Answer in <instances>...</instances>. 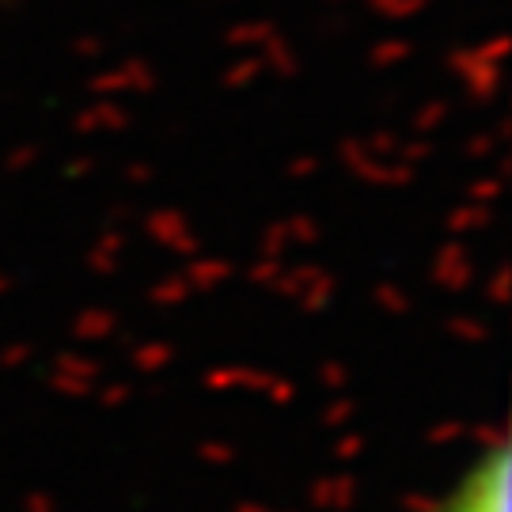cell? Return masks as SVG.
I'll return each mask as SVG.
<instances>
[{"instance_id":"1","label":"cell","mask_w":512,"mask_h":512,"mask_svg":"<svg viewBox=\"0 0 512 512\" xmlns=\"http://www.w3.org/2000/svg\"><path fill=\"white\" fill-rule=\"evenodd\" d=\"M425 512H512L509 444H494L490 452H482L471 471Z\"/></svg>"}]
</instances>
